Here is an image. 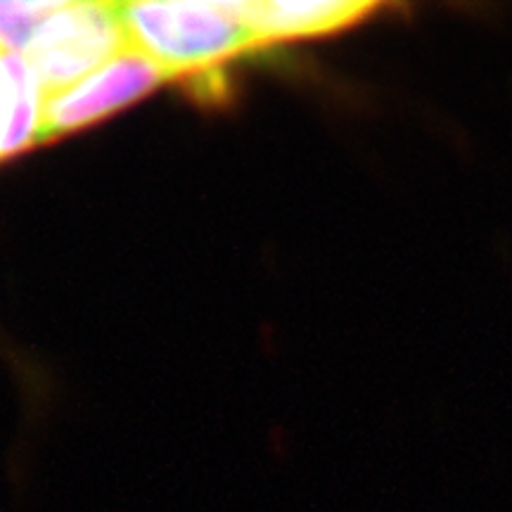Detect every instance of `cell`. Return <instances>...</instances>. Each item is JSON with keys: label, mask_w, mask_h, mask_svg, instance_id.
<instances>
[{"label": "cell", "mask_w": 512, "mask_h": 512, "mask_svg": "<svg viewBox=\"0 0 512 512\" xmlns=\"http://www.w3.org/2000/svg\"><path fill=\"white\" fill-rule=\"evenodd\" d=\"M110 12L124 46L150 57L169 79L264 48L245 0L110 3Z\"/></svg>", "instance_id": "obj_1"}, {"label": "cell", "mask_w": 512, "mask_h": 512, "mask_svg": "<svg viewBox=\"0 0 512 512\" xmlns=\"http://www.w3.org/2000/svg\"><path fill=\"white\" fill-rule=\"evenodd\" d=\"M169 79L150 57L121 46L69 86L41 98L34 143L79 131L107 114L131 105Z\"/></svg>", "instance_id": "obj_2"}, {"label": "cell", "mask_w": 512, "mask_h": 512, "mask_svg": "<svg viewBox=\"0 0 512 512\" xmlns=\"http://www.w3.org/2000/svg\"><path fill=\"white\" fill-rule=\"evenodd\" d=\"M261 46L344 31L375 15L380 5L347 0H245Z\"/></svg>", "instance_id": "obj_3"}, {"label": "cell", "mask_w": 512, "mask_h": 512, "mask_svg": "<svg viewBox=\"0 0 512 512\" xmlns=\"http://www.w3.org/2000/svg\"><path fill=\"white\" fill-rule=\"evenodd\" d=\"M62 3H0V48L27 55Z\"/></svg>", "instance_id": "obj_4"}]
</instances>
